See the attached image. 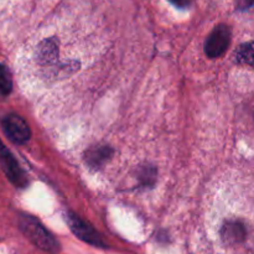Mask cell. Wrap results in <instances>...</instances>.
<instances>
[{
	"label": "cell",
	"mask_w": 254,
	"mask_h": 254,
	"mask_svg": "<svg viewBox=\"0 0 254 254\" xmlns=\"http://www.w3.org/2000/svg\"><path fill=\"white\" fill-rule=\"evenodd\" d=\"M0 165H1V169L5 173V175L7 176V179L15 186H17V188H26V174L20 168L19 163L14 158L11 151L1 143V140H0Z\"/></svg>",
	"instance_id": "cell-2"
},
{
	"label": "cell",
	"mask_w": 254,
	"mask_h": 254,
	"mask_svg": "<svg viewBox=\"0 0 254 254\" xmlns=\"http://www.w3.org/2000/svg\"><path fill=\"white\" fill-rule=\"evenodd\" d=\"M12 89V78L9 68L4 64H0V92L2 94H9Z\"/></svg>",
	"instance_id": "cell-10"
},
{
	"label": "cell",
	"mask_w": 254,
	"mask_h": 254,
	"mask_svg": "<svg viewBox=\"0 0 254 254\" xmlns=\"http://www.w3.org/2000/svg\"><path fill=\"white\" fill-rule=\"evenodd\" d=\"M246 228L242 223L237 222H227L222 228V237L226 242L237 243L245 240Z\"/></svg>",
	"instance_id": "cell-7"
},
{
	"label": "cell",
	"mask_w": 254,
	"mask_h": 254,
	"mask_svg": "<svg viewBox=\"0 0 254 254\" xmlns=\"http://www.w3.org/2000/svg\"><path fill=\"white\" fill-rule=\"evenodd\" d=\"M57 56V46L52 40H46L39 46V61L41 64H50Z\"/></svg>",
	"instance_id": "cell-9"
},
{
	"label": "cell",
	"mask_w": 254,
	"mask_h": 254,
	"mask_svg": "<svg viewBox=\"0 0 254 254\" xmlns=\"http://www.w3.org/2000/svg\"><path fill=\"white\" fill-rule=\"evenodd\" d=\"M112 154H113V150L109 146H96L87 151L86 161L93 168H101L108 159H111Z\"/></svg>",
	"instance_id": "cell-6"
},
{
	"label": "cell",
	"mask_w": 254,
	"mask_h": 254,
	"mask_svg": "<svg viewBox=\"0 0 254 254\" xmlns=\"http://www.w3.org/2000/svg\"><path fill=\"white\" fill-rule=\"evenodd\" d=\"M2 127L6 135L16 144L26 143L31 135V131L25 119L17 114H9L5 117L2 121Z\"/></svg>",
	"instance_id": "cell-5"
},
{
	"label": "cell",
	"mask_w": 254,
	"mask_h": 254,
	"mask_svg": "<svg viewBox=\"0 0 254 254\" xmlns=\"http://www.w3.org/2000/svg\"><path fill=\"white\" fill-rule=\"evenodd\" d=\"M20 228L25 236L41 250L47 252H55L59 250V243L52 237L51 233L32 216L22 215L20 217Z\"/></svg>",
	"instance_id": "cell-1"
},
{
	"label": "cell",
	"mask_w": 254,
	"mask_h": 254,
	"mask_svg": "<svg viewBox=\"0 0 254 254\" xmlns=\"http://www.w3.org/2000/svg\"><path fill=\"white\" fill-rule=\"evenodd\" d=\"M231 44V30L227 25H218L213 29L205 44V52L210 59L220 57L227 51Z\"/></svg>",
	"instance_id": "cell-3"
},
{
	"label": "cell",
	"mask_w": 254,
	"mask_h": 254,
	"mask_svg": "<svg viewBox=\"0 0 254 254\" xmlns=\"http://www.w3.org/2000/svg\"><path fill=\"white\" fill-rule=\"evenodd\" d=\"M140 180H144V184L148 185V184H153L155 180V169L150 168H144L143 173L140 174Z\"/></svg>",
	"instance_id": "cell-11"
},
{
	"label": "cell",
	"mask_w": 254,
	"mask_h": 254,
	"mask_svg": "<svg viewBox=\"0 0 254 254\" xmlns=\"http://www.w3.org/2000/svg\"><path fill=\"white\" fill-rule=\"evenodd\" d=\"M67 222H68L69 227H71L72 232L82 240L83 242L89 243L92 246H96V247H106L103 240L99 236V233L92 227L89 223H87L86 221L82 220L79 216L74 215V213H67Z\"/></svg>",
	"instance_id": "cell-4"
},
{
	"label": "cell",
	"mask_w": 254,
	"mask_h": 254,
	"mask_svg": "<svg viewBox=\"0 0 254 254\" xmlns=\"http://www.w3.org/2000/svg\"><path fill=\"white\" fill-rule=\"evenodd\" d=\"M236 1H237L238 7H241V9L254 6V0H236Z\"/></svg>",
	"instance_id": "cell-13"
},
{
	"label": "cell",
	"mask_w": 254,
	"mask_h": 254,
	"mask_svg": "<svg viewBox=\"0 0 254 254\" xmlns=\"http://www.w3.org/2000/svg\"><path fill=\"white\" fill-rule=\"evenodd\" d=\"M236 61L238 64L254 67V41L242 44L236 51Z\"/></svg>",
	"instance_id": "cell-8"
},
{
	"label": "cell",
	"mask_w": 254,
	"mask_h": 254,
	"mask_svg": "<svg viewBox=\"0 0 254 254\" xmlns=\"http://www.w3.org/2000/svg\"><path fill=\"white\" fill-rule=\"evenodd\" d=\"M170 2L175 6L180 7V9H185V7H189L192 4V0H170Z\"/></svg>",
	"instance_id": "cell-12"
}]
</instances>
